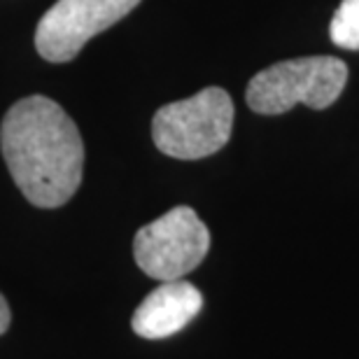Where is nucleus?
<instances>
[{
    "label": "nucleus",
    "instance_id": "f257e3e1",
    "mask_svg": "<svg viewBox=\"0 0 359 359\" xmlns=\"http://www.w3.org/2000/svg\"><path fill=\"white\" fill-rule=\"evenodd\" d=\"M0 149L21 194L38 208H61L82 182L84 145L75 121L47 96H28L7 110Z\"/></svg>",
    "mask_w": 359,
    "mask_h": 359
},
{
    "label": "nucleus",
    "instance_id": "f03ea898",
    "mask_svg": "<svg viewBox=\"0 0 359 359\" xmlns=\"http://www.w3.org/2000/svg\"><path fill=\"white\" fill-rule=\"evenodd\" d=\"M346 82V61L336 56H304L259 70L250 80L245 98L257 114H283L299 103L325 110L336 103Z\"/></svg>",
    "mask_w": 359,
    "mask_h": 359
},
{
    "label": "nucleus",
    "instance_id": "7ed1b4c3",
    "mask_svg": "<svg viewBox=\"0 0 359 359\" xmlns=\"http://www.w3.org/2000/svg\"><path fill=\"white\" fill-rule=\"evenodd\" d=\"M233 100L219 87L163 105L152 119V138L159 152L173 159H205L231 138Z\"/></svg>",
    "mask_w": 359,
    "mask_h": 359
},
{
    "label": "nucleus",
    "instance_id": "20e7f679",
    "mask_svg": "<svg viewBox=\"0 0 359 359\" xmlns=\"http://www.w3.org/2000/svg\"><path fill=\"white\" fill-rule=\"evenodd\" d=\"M210 231L191 208L177 205L135 233V264L149 278L168 283L182 280L205 259Z\"/></svg>",
    "mask_w": 359,
    "mask_h": 359
},
{
    "label": "nucleus",
    "instance_id": "39448f33",
    "mask_svg": "<svg viewBox=\"0 0 359 359\" xmlns=\"http://www.w3.org/2000/svg\"><path fill=\"white\" fill-rule=\"evenodd\" d=\"M140 0H59L35 28V47L52 63L73 61L82 47L117 24Z\"/></svg>",
    "mask_w": 359,
    "mask_h": 359
},
{
    "label": "nucleus",
    "instance_id": "423d86ee",
    "mask_svg": "<svg viewBox=\"0 0 359 359\" xmlns=\"http://www.w3.org/2000/svg\"><path fill=\"white\" fill-rule=\"evenodd\" d=\"M203 308V297L191 283L168 280L135 308L131 327L142 339H168L189 325Z\"/></svg>",
    "mask_w": 359,
    "mask_h": 359
},
{
    "label": "nucleus",
    "instance_id": "0eeeda50",
    "mask_svg": "<svg viewBox=\"0 0 359 359\" xmlns=\"http://www.w3.org/2000/svg\"><path fill=\"white\" fill-rule=\"evenodd\" d=\"M332 42L341 49H359V0H341L329 24Z\"/></svg>",
    "mask_w": 359,
    "mask_h": 359
},
{
    "label": "nucleus",
    "instance_id": "6e6552de",
    "mask_svg": "<svg viewBox=\"0 0 359 359\" xmlns=\"http://www.w3.org/2000/svg\"><path fill=\"white\" fill-rule=\"evenodd\" d=\"M10 322H12V313H10V306H7L5 297L0 294V334H5L10 329Z\"/></svg>",
    "mask_w": 359,
    "mask_h": 359
}]
</instances>
